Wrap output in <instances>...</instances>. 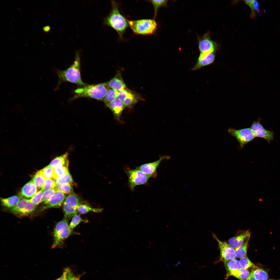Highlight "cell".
I'll return each instance as SVG.
<instances>
[{"instance_id": "obj_30", "label": "cell", "mask_w": 280, "mask_h": 280, "mask_svg": "<svg viewBox=\"0 0 280 280\" xmlns=\"http://www.w3.org/2000/svg\"><path fill=\"white\" fill-rule=\"evenodd\" d=\"M249 241L234 249L236 257L240 258L247 256Z\"/></svg>"}, {"instance_id": "obj_1", "label": "cell", "mask_w": 280, "mask_h": 280, "mask_svg": "<svg viewBox=\"0 0 280 280\" xmlns=\"http://www.w3.org/2000/svg\"><path fill=\"white\" fill-rule=\"evenodd\" d=\"M112 9L108 16L104 19V25L114 29L122 39L123 34L129 26L126 18L121 14L118 4L115 1L111 2Z\"/></svg>"}, {"instance_id": "obj_31", "label": "cell", "mask_w": 280, "mask_h": 280, "mask_svg": "<svg viewBox=\"0 0 280 280\" xmlns=\"http://www.w3.org/2000/svg\"><path fill=\"white\" fill-rule=\"evenodd\" d=\"M118 92L110 88L107 91L103 101L106 106L117 97Z\"/></svg>"}, {"instance_id": "obj_37", "label": "cell", "mask_w": 280, "mask_h": 280, "mask_svg": "<svg viewBox=\"0 0 280 280\" xmlns=\"http://www.w3.org/2000/svg\"><path fill=\"white\" fill-rule=\"evenodd\" d=\"M40 170L46 179L53 178L54 169L49 165Z\"/></svg>"}, {"instance_id": "obj_24", "label": "cell", "mask_w": 280, "mask_h": 280, "mask_svg": "<svg viewBox=\"0 0 280 280\" xmlns=\"http://www.w3.org/2000/svg\"><path fill=\"white\" fill-rule=\"evenodd\" d=\"M46 179L40 170L38 171L32 179L37 189H42L44 187Z\"/></svg>"}, {"instance_id": "obj_21", "label": "cell", "mask_w": 280, "mask_h": 280, "mask_svg": "<svg viewBox=\"0 0 280 280\" xmlns=\"http://www.w3.org/2000/svg\"><path fill=\"white\" fill-rule=\"evenodd\" d=\"M21 198L18 195H15L7 198H1V201L3 205L10 209L15 207Z\"/></svg>"}, {"instance_id": "obj_14", "label": "cell", "mask_w": 280, "mask_h": 280, "mask_svg": "<svg viewBox=\"0 0 280 280\" xmlns=\"http://www.w3.org/2000/svg\"><path fill=\"white\" fill-rule=\"evenodd\" d=\"M250 236L249 230L238 231L235 236L229 240V244L235 249L249 241Z\"/></svg>"}, {"instance_id": "obj_2", "label": "cell", "mask_w": 280, "mask_h": 280, "mask_svg": "<svg viewBox=\"0 0 280 280\" xmlns=\"http://www.w3.org/2000/svg\"><path fill=\"white\" fill-rule=\"evenodd\" d=\"M80 66V55L79 52H77L76 53L73 63L69 68L64 70L57 71L59 79L58 84L66 81L79 86L86 85L81 78Z\"/></svg>"}, {"instance_id": "obj_34", "label": "cell", "mask_w": 280, "mask_h": 280, "mask_svg": "<svg viewBox=\"0 0 280 280\" xmlns=\"http://www.w3.org/2000/svg\"><path fill=\"white\" fill-rule=\"evenodd\" d=\"M239 261L240 265L242 268L247 269L250 268H254L255 267L247 256L240 258Z\"/></svg>"}, {"instance_id": "obj_39", "label": "cell", "mask_w": 280, "mask_h": 280, "mask_svg": "<svg viewBox=\"0 0 280 280\" xmlns=\"http://www.w3.org/2000/svg\"><path fill=\"white\" fill-rule=\"evenodd\" d=\"M132 91L128 88H125L118 92L117 98L123 102L125 99L130 94Z\"/></svg>"}, {"instance_id": "obj_38", "label": "cell", "mask_w": 280, "mask_h": 280, "mask_svg": "<svg viewBox=\"0 0 280 280\" xmlns=\"http://www.w3.org/2000/svg\"><path fill=\"white\" fill-rule=\"evenodd\" d=\"M57 185L55 180L53 179L50 178L46 179L44 186L42 189L45 191L56 188Z\"/></svg>"}, {"instance_id": "obj_27", "label": "cell", "mask_w": 280, "mask_h": 280, "mask_svg": "<svg viewBox=\"0 0 280 280\" xmlns=\"http://www.w3.org/2000/svg\"><path fill=\"white\" fill-rule=\"evenodd\" d=\"M55 189L66 194L74 193L73 187L70 184L65 183L57 184Z\"/></svg>"}, {"instance_id": "obj_23", "label": "cell", "mask_w": 280, "mask_h": 280, "mask_svg": "<svg viewBox=\"0 0 280 280\" xmlns=\"http://www.w3.org/2000/svg\"><path fill=\"white\" fill-rule=\"evenodd\" d=\"M228 274L240 280H247L250 273L247 269L242 268L239 270L229 272Z\"/></svg>"}, {"instance_id": "obj_29", "label": "cell", "mask_w": 280, "mask_h": 280, "mask_svg": "<svg viewBox=\"0 0 280 280\" xmlns=\"http://www.w3.org/2000/svg\"><path fill=\"white\" fill-rule=\"evenodd\" d=\"M228 272L239 270L242 268L239 261L235 259L224 262Z\"/></svg>"}, {"instance_id": "obj_13", "label": "cell", "mask_w": 280, "mask_h": 280, "mask_svg": "<svg viewBox=\"0 0 280 280\" xmlns=\"http://www.w3.org/2000/svg\"><path fill=\"white\" fill-rule=\"evenodd\" d=\"M198 46L200 53L214 52L216 47L215 43L211 39L209 33L208 32L199 38Z\"/></svg>"}, {"instance_id": "obj_5", "label": "cell", "mask_w": 280, "mask_h": 280, "mask_svg": "<svg viewBox=\"0 0 280 280\" xmlns=\"http://www.w3.org/2000/svg\"><path fill=\"white\" fill-rule=\"evenodd\" d=\"M73 233L68 224L67 218L65 216L57 224L54 228L52 248L62 246L64 240L72 234Z\"/></svg>"}, {"instance_id": "obj_41", "label": "cell", "mask_w": 280, "mask_h": 280, "mask_svg": "<svg viewBox=\"0 0 280 280\" xmlns=\"http://www.w3.org/2000/svg\"><path fill=\"white\" fill-rule=\"evenodd\" d=\"M245 3L250 8L251 11V17H254L256 15L255 9V1L254 0H244Z\"/></svg>"}, {"instance_id": "obj_18", "label": "cell", "mask_w": 280, "mask_h": 280, "mask_svg": "<svg viewBox=\"0 0 280 280\" xmlns=\"http://www.w3.org/2000/svg\"><path fill=\"white\" fill-rule=\"evenodd\" d=\"M107 82L110 88L118 92L127 88L120 71H118L113 78Z\"/></svg>"}, {"instance_id": "obj_44", "label": "cell", "mask_w": 280, "mask_h": 280, "mask_svg": "<svg viewBox=\"0 0 280 280\" xmlns=\"http://www.w3.org/2000/svg\"><path fill=\"white\" fill-rule=\"evenodd\" d=\"M43 30L45 32L47 33L50 31L51 27L49 25H45L43 27Z\"/></svg>"}, {"instance_id": "obj_3", "label": "cell", "mask_w": 280, "mask_h": 280, "mask_svg": "<svg viewBox=\"0 0 280 280\" xmlns=\"http://www.w3.org/2000/svg\"><path fill=\"white\" fill-rule=\"evenodd\" d=\"M110 88L107 82L96 85H85L75 89L72 99L84 97L102 101Z\"/></svg>"}, {"instance_id": "obj_8", "label": "cell", "mask_w": 280, "mask_h": 280, "mask_svg": "<svg viewBox=\"0 0 280 280\" xmlns=\"http://www.w3.org/2000/svg\"><path fill=\"white\" fill-rule=\"evenodd\" d=\"M228 132L229 134L236 138L242 148L255 137L250 128L239 130L230 128L228 130Z\"/></svg>"}, {"instance_id": "obj_10", "label": "cell", "mask_w": 280, "mask_h": 280, "mask_svg": "<svg viewBox=\"0 0 280 280\" xmlns=\"http://www.w3.org/2000/svg\"><path fill=\"white\" fill-rule=\"evenodd\" d=\"M66 194L57 191L50 198L44 201L40 210L43 211L52 208H59L62 205L66 198Z\"/></svg>"}, {"instance_id": "obj_17", "label": "cell", "mask_w": 280, "mask_h": 280, "mask_svg": "<svg viewBox=\"0 0 280 280\" xmlns=\"http://www.w3.org/2000/svg\"><path fill=\"white\" fill-rule=\"evenodd\" d=\"M106 106L111 111L116 119L121 122V114L125 107L123 102L117 98Z\"/></svg>"}, {"instance_id": "obj_43", "label": "cell", "mask_w": 280, "mask_h": 280, "mask_svg": "<svg viewBox=\"0 0 280 280\" xmlns=\"http://www.w3.org/2000/svg\"><path fill=\"white\" fill-rule=\"evenodd\" d=\"M68 280H79V277L74 276L71 272L70 270L67 275Z\"/></svg>"}, {"instance_id": "obj_20", "label": "cell", "mask_w": 280, "mask_h": 280, "mask_svg": "<svg viewBox=\"0 0 280 280\" xmlns=\"http://www.w3.org/2000/svg\"><path fill=\"white\" fill-rule=\"evenodd\" d=\"M142 100V97L139 95L132 91L130 94L123 102L125 107L130 108H132L139 100Z\"/></svg>"}, {"instance_id": "obj_36", "label": "cell", "mask_w": 280, "mask_h": 280, "mask_svg": "<svg viewBox=\"0 0 280 280\" xmlns=\"http://www.w3.org/2000/svg\"><path fill=\"white\" fill-rule=\"evenodd\" d=\"M44 191L41 189L38 191L31 198L28 199L29 201L37 205L41 202L43 194Z\"/></svg>"}, {"instance_id": "obj_19", "label": "cell", "mask_w": 280, "mask_h": 280, "mask_svg": "<svg viewBox=\"0 0 280 280\" xmlns=\"http://www.w3.org/2000/svg\"><path fill=\"white\" fill-rule=\"evenodd\" d=\"M37 188L32 180L26 183L22 188L21 194L23 197L31 198L37 192Z\"/></svg>"}, {"instance_id": "obj_45", "label": "cell", "mask_w": 280, "mask_h": 280, "mask_svg": "<svg viewBox=\"0 0 280 280\" xmlns=\"http://www.w3.org/2000/svg\"><path fill=\"white\" fill-rule=\"evenodd\" d=\"M247 280H257L253 277L249 276Z\"/></svg>"}, {"instance_id": "obj_16", "label": "cell", "mask_w": 280, "mask_h": 280, "mask_svg": "<svg viewBox=\"0 0 280 280\" xmlns=\"http://www.w3.org/2000/svg\"><path fill=\"white\" fill-rule=\"evenodd\" d=\"M215 58L214 52L210 53H200L196 64L191 70H196L211 64L214 62Z\"/></svg>"}, {"instance_id": "obj_35", "label": "cell", "mask_w": 280, "mask_h": 280, "mask_svg": "<svg viewBox=\"0 0 280 280\" xmlns=\"http://www.w3.org/2000/svg\"><path fill=\"white\" fill-rule=\"evenodd\" d=\"M87 220L82 219L78 215L76 214L72 217V221L69 225L71 229L73 230L79 223L82 222H87Z\"/></svg>"}, {"instance_id": "obj_9", "label": "cell", "mask_w": 280, "mask_h": 280, "mask_svg": "<svg viewBox=\"0 0 280 280\" xmlns=\"http://www.w3.org/2000/svg\"><path fill=\"white\" fill-rule=\"evenodd\" d=\"M213 237L217 242L220 251L221 260L224 262L235 259L236 256L234 249L229 244L219 240L214 233L212 234Z\"/></svg>"}, {"instance_id": "obj_32", "label": "cell", "mask_w": 280, "mask_h": 280, "mask_svg": "<svg viewBox=\"0 0 280 280\" xmlns=\"http://www.w3.org/2000/svg\"><path fill=\"white\" fill-rule=\"evenodd\" d=\"M57 184L65 183L70 184L72 185L74 184L73 178L69 171L60 177L58 178L55 180Z\"/></svg>"}, {"instance_id": "obj_42", "label": "cell", "mask_w": 280, "mask_h": 280, "mask_svg": "<svg viewBox=\"0 0 280 280\" xmlns=\"http://www.w3.org/2000/svg\"><path fill=\"white\" fill-rule=\"evenodd\" d=\"M69 270L70 269L68 268H65L61 276L56 280H68L67 275Z\"/></svg>"}, {"instance_id": "obj_6", "label": "cell", "mask_w": 280, "mask_h": 280, "mask_svg": "<svg viewBox=\"0 0 280 280\" xmlns=\"http://www.w3.org/2000/svg\"><path fill=\"white\" fill-rule=\"evenodd\" d=\"M125 172L128 176L129 187L132 191L136 186L147 183L150 176L137 169L129 170Z\"/></svg>"}, {"instance_id": "obj_25", "label": "cell", "mask_w": 280, "mask_h": 280, "mask_svg": "<svg viewBox=\"0 0 280 280\" xmlns=\"http://www.w3.org/2000/svg\"><path fill=\"white\" fill-rule=\"evenodd\" d=\"M69 163L64 165H59L54 169V173L52 178L55 180L63 176L69 171L68 168Z\"/></svg>"}, {"instance_id": "obj_46", "label": "cell", "mask_w": 280, "mask_h": 280, "mask_svg": "<svg viewBox=\"0 0 280 280\" xmlns=\"http://www.w3.org/2000/svg\"></svg>"}, {"instance_id": "obj_22", "label": "cell", "mask_w": 280, "mask_h": 280, "mask_svg": "<svg viewBox=\"0 0 280 280\" xmlns=\"http://www.w3.org/2000/svg\"><path fill=\"white\" fill-rule=\"evenodd\" d=\"M68 153L66 152L63 155L56 157L53 159L49 165L54 169L59 165H64L69 162L68 157Z\"/></svg>"}, {"instance_id": "obj_12", "label": "cell", "mask_w": 280, "mask_h": 280, "mask_svg": "<svg viewBox=\"0 0 280 280\" xmlns=\"http://www.w3.org/2000/svg\"><path fill=\"white\" fill-rule=\"evenodd\" d=\"M160 157L157 161L143 164L137 167L136 169L150 176L151 177L155 178L157 176V169L161 162L163 159L170 158V156L167 155L160 156Z\"/></svg>"}, {"instance_id": "obj_7", "label": "cell", "mask_w": 280, "mask_h": 280, "mask_svg": "<svg viewBox=\"0 0 280 280\" xmlns=\"http://www.w3.org/2000/svg\"><path fill=\"white\" fill-rule=\"evenodd\" d=\"M82 203L79 197L74 193L69 194L63 204V210L67 218H71L76 214L77 208Z\"/></svg>"}, {"instance_id": "obj_28", "label": "cell", "mask_w": 280, "mask_h": 280, "mask_svg": "<svg viewBox=\"0 0 280 280\" xmlns=\"http://www.w3.org/2000/svg\"><path fill=\"white\" fill-rule=\"evenodd\" d=\"M250 276L257 280H267L268 278L267 273L260 269L252 270L250 273Z\"/></svg>"}, {"instance_id": "obj_40", "label": "cell", "mask_w": 280, "mask_h": 280, "mask_svg": "<svg viewBox=\"0 0 280 280\" xmlns=\"http://www.w3.org/2000/svg\"><path fill=\"white\" fill-rule=\"evenodd\" d=\"M57 191L55 188L44 191L43 194L41 202H43L49 199Z\"/></svg>"}, {"instance_id": "obj_26", "label": "cell", "mask_w": 280, "mask_h": 280, "mask_svg": "<svg viewBox=\"0 0 280 280\" xmlns=\"http://www.w3.org/2000/svg\"><path fill=\"white\" fill-rule=\"evenodd\" d=\"M103 209L102 208H93L85 203H82L77 208V212L80 214H83L90 212H93L96 213L102 212Z\"/></svg>"}, {"instance_id": "obj_33", "label": "cell", "mask_w": 280, "mask_h": 280, "mask_svg": "<svg viewBox=\"0 0 280 280\" xmlns=\"http://www.w3.org/2000/svg\"><path fill=\"white\" fill-rule=\"evenodd\" d=\"M167 0H150L149 1L152 4L154 10V19L156 16L158 9L162 6H166Z\"/></svg>"}, {"instance_id": "obj_15", "label": "cell", "mask_w": 280, "mask_h": 280, "mask_svg": "<svg viewBox=\"0 0 280 280\" xmlns=\"http://www.w3.org/2000/svg\"><path fill=\"white\" fill-rule=\"evenodd\" d=\"M37 206V205L29 201L28 199L24 200L18 205L15 215L19 216L29 215L35 211Z\"/></svg>"}, {"instance_id": "obj_4", "label": "cell", "mask_w": 280, "mask_h": 280, "mask_svg": "<svg viewBox=\"0 0 280 280\" xmlns=\"http://www.w3.org/2000/svg\"><path fill=\"white\" fill-rule=\"evenodd\" d=\"M129 26L135 34L142 35H151L156 31L157 24L153 19L129 20L126 18Z\"/></svg>"}, {"instance_id": "obj_11", "label": "cell", "mask_w": 280, "mask_h": 280, "mask_svg": "<svg viewBox=\"0 0 280 280\" xmlns=\"http://www.w3.org/2000/svg\"><path fill=\"white\" fill-rule=\"evenodd\" d=\"M250 128L255 137L263 138L268 143L274 139V133L265 129L261 124L260 120L253 122Z\"/></svg>"}]
</instances>
